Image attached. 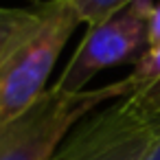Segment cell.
<instances>
[{"instance_id": "cell-3", "label": "cell", "mask_w": 160, "mask_h": 160, "mask_svg": "<svg viewBox=\"0 0 160 160\" xmlns=\"http://www.w3.org/2000/svg\"><path fill=\"white\" fill-rule=\"evenodd\" d=\"M151 138L147 110L129 94L81 118L51 160H145Z\"/></svg>"}, {"instance_id": "cell-8", "label": "cell", "mask_w": 160, "mask_h": 160, "mask_svg": "<svg viewBox=\"0 0 160 160\" xmlns=\"http://www.w3.org/2000/svg\"><path fill=\"white\" fill-rule=\"evenodd\" d=\"M136 97L145 110H147V116H149V125H151V147L147 151V158L145 160H160V94H151V97H140V94H132Z\"/></svg>"}, {"instance_id": "cell-7", "label": "cell", "mask_w": 160, "mask_h": 160, "mask_svg": "<svg viewBox=\"0 0 160 160\" xmlns=\"http://www.w3.org/2000/svg\"><path fill=\"white\" fill-rule=\"evenodd\" d=\"M68 2L79 13L81 22H86L88 27H94L121 13L123 9L132 7L138 0H68Z\"/></svg>"}, {"instance_id": "cell-10", "label": "cell", "mask_w": 160, "mask_h": 160, "mask_svg": "<svg viewBox=\"0 0 160 160\" xmlns=\"http://www.w3.org/2000/svg\"><path fill=\"white\" fill-rule=\"evenodd\" d=\"M31 2H35V5H42V0H31Z\"/></svg>"}, {"instance_id": "cell-9", "label": "cell", "mask_w": 160, "mask_h": 160, "mask_svg": "<svg viewBox=\"0 0 160 160\" xmlns=\"http://www.w3.org/2000/svg\"><path fill=\"white\" fill-rule=\"evenodd\" d=\"M147 42L149 48L160 46V2H156L149 11V20H147Z\"/></svg>"}, {"instance_id": "cell-5", "label": "cell", "mask_w": 160, "mask_h": 160, "mask_svg": "<svg viewBox=\"0 0 160 160\" xmlns=\"http://www.w3.org/2000/svg\"><path fill=\"white\" fill-rule=\"evenodd\" d=\"M44 2L35 9L0 7V68L7 64L13 51L42 24Z\"/></svg>"}, {"instance_id": "cell-4", "label": "cell", "mask_w": 160, "mask_h": 160, "mask_svg": "<svg viewBox=\"0 0 160 160\" xmlns=\"http://www.w3.org/2000/svg\"><path fill=\"white\" fill-rule=\"evenodd\" d=\"M153 2L138 0L110 20L88 27L83 40L77 51L68 59L59 79L55 81V90L77 94L90 90L88 83L108 68L138 62L149 48L147 42V20Z\"/></svg>"}, {"instance_id": "cell-2", "label": "cell", "mask_w": 160, "mask_h": 160, "mask_svg": "<svg viewBox=\"0 0 160 160\" xmlns=\"http://www.w3.org/2000/svg\"><path fill=\"white\" fill-rule=\"evenodd\" d=\"M129 94L132 90L125 79L77 94L59 92L51 86L29 112L0 125V160H51L59 142L81 118L103 101H116Z\"/></svg>"}, {"instance_id": "cell-1", "label": "cell", "mask_w": 160, "mask_h": 160, "mask_svg": "<svg viewBox=\"0 0 160 160\" xmlns=\"http://www.w3.org/2000/svg\"><path fill=\"white\" fill-rule=\"evenodd\" d=\"M79 24L83 22L68 0L44 2L42 24L0 68V125L29 112L46 92L44 83Z\"/></svg>"}, {"instance_id": "cell-6", "label": "cell", "mask_w": 160, "mask_h": 160, "mask_svg": "<svg viewBox=\"0 0 160 160\" xmlns=\"http://www.w3.org/2000/svg\"><path fill=\"white\" fill-rule=\"evenodd\" d=\"M132 94H160V46L147 48L125 77Z\"/></svg>"}]
</instances>
